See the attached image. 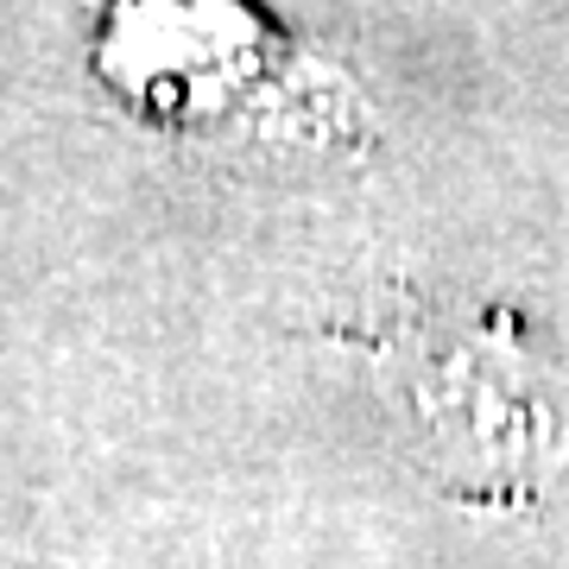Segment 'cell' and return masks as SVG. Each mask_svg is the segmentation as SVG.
Masks as SVG:
<instances>
[{
  "label": "cell",
  "instance_id": "cell-1",
  "mask_svg": "<svg viewBox=\"0 0 569 569\" xmlns=\"http://www.w3.org/2000/svg\"><path fill=\"white\" fill-rule=\"evenodd\" d=\"M406 406L430 468L462 500H512L569 468V380L531 361L507 317H449L399 298L355 329Z\"/></svg>",
  "mask_w": 569,
  "mask_h": 569
}]
</instances>
